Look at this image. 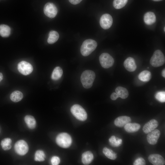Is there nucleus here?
Listing matches in <instances>:
<instances>
[{
  "instance_id": "1",
  "label": "nucleus",
  "mask_w": 165,
  "mask_h": 165,
  "mask_svg": "<svg viewBox=\"0 0 165 165\" xmlns=\"http://www.w3.org/2000/svg\"><path fill=\"white\" fill-rule=\"evenodd\" d=\"M95 78L94 72L90 70H86L82 74L80 79L83 87L86 89L90 88Z\"/></svg>"
},
{
  "instance_id": "2",
  "label": "nucleus",
  "mask_w": 165,
  "mask_h": 165,
  "mask_svg": "<svg viewBox=\"0 0 165 165\" xmlns=\"http://www.w3.org/2000/svg\"><path fill=\"white\" fill-rule=\"evenodd\" d=\"M96 42L92 39L85 40L81 47L80 52L83 56H87L90 54L96 48Z\"/></svg>"
},
{
  "instance_id": "3",
  "label": "nucleus",
  "mask_w": 165,
  "mask_h": 165,
  "mask_svg": "<svg viewBox=\"0 0 165 165\" xmlns=\"http://www.w3.org/2000/svg\"><path fill=\"white\" fill-rule=\"evenodd\" d=\"M57 144L59 146L64 148L69 147L72 142L71 136L66 133H61L58 134L56 139Z\"/></svg>"
},
{
  "instance_id": "4",
  "label": "nucleus",
  "mask_w": 165,
  "mask_h": 165,
  "mask_svg": "<svg viewBox=\"0 0 165 165\" xmlns=\"http://www.w3.org/2000/svg\"><path fill=\"white\" fill-rule=\"evenodd\" d=\"M165 62V57L160 50H157L154 52L150 61L151 65L155 67L163 65Z\"/></svg>"
},
{
  "instance_id": "5",
  "label": "nucleus",
  "mask_w": 165,
  "mask_h": 165,
  "mask_svg": "<svg viewBox=\"0 0 165 165\" xmlns=\"http://www.w3.org/2000/svg\"><path fill=\"white\" fill-rule=\"evenodd\" d=\"M71 112L78 119L84 121L87 118V114L85 110L80 105L75 104L71 108Z\"/></svg>"
},
{
  "instance_id": "6",
  "label": "nucleus",
  "mask_w": 165,
  "mask_h": 165,
  "mask_svg": "<svg viewBox=\"0 0 165 165\" xmlns=\"http://www.w3.org/2000/svg\"><path fill=\"white\" fill-rule=\"evenodd\" d=\"M15 152L20 156H24L27 153L29 147L27 142L23 140H19L15 143L14 146Z\"/></svg>"
},
{
  "instance_id": "7",
  "label": "nucleus",
  "mask_w": 165,
  "mask_h": 165,
  "mask_svg": "<svg viewBox=\"0 0 165 165\" xmlns=\"http://www.w3.org/2000/svg\"><path fill=\"white\" fill-rule=\"evenodd\" d=\"M99 60L102 67L105 68L111 67L114 63L113 58L107 53H102L99 57Z\"/></svg>"
},
{
  "instance_id": "8",
  "label": "nucleus",
  "mask_w": 165,
  "mask_h": 165,
  "mask_svg": "<svg viewBox=\"0 0 165 165\" xmlns=\"http://www.w3.org/2000/svg\"><path fill=\"white\" fill-rule=\"evenodd\" d=\"M17 69L20 73L27 75L30 74L33 69L30 63L25 61H22L18 64Z\"/></svg>"
},
{
  "instance_id": "9",
  "label": "nucleus",
  "mask_w": 165,
  "mask_h": 165,
  "mask_svg": "<svg viewBox=\"0 0 165 165\" xmlns=\"http://www.w3.org/2000/svg\"><path fill=\"white\" fill-rule=\"evenodd\" d=\"M58 12L56 6L53 3L48 2L44 7V12L46 16L49 17L53 18L57 15Z\"/></svg>"
},
{
  "instance_id": "10",
  "label": "nucleus",
  "mask_w": 165,
  "mask_h": 165,
  "mask_svg": "<svg viewBox=\"0 0 165 165\" xmlns=\"http://www.w3.org/2000/svg\"><path fill=\"white\" fill-rule=\"evenodd\" d=\"M113 19L110 14L106 13L103 14L100 20V24L101 27L104 29H107L112 26Z\"/></svg>"
},
{
  "instance_id": "11",
  "label": "nucleus",
  "mask_w": 165,
  "mask_h": 165,
  "mask_svg": "<svg viewBox=\"0 0 165 165\" xmlns=\"http://www.w3.org/2000/svg\"><path fill=\"white\" fill-rule=\"evenodd\" d=\"M148 134L147 136L148 142L152 145L156 144L160 134V131L158 129H154Z\"/></svg>"
},
{
  "instance_id": "12",
  "label": "nucleus",
  "mask_w": 165,
  "mask_h": 165,
  "mask_svg": "<svg viewBox=\"0 0 165 165\" xmlns=\"http://www.w3.org/2000/svg\"><path fill=\"white\" fill-rule=\"evenodd\" d=\"M150 162L154 165H163L165 164V160L163 158L158 154H152L148 158Z\"/></svg>"
},
{
  "instance_id": "13",
  "label": "nucleus",
  "mask_w": 165,
  "mask_h": 165,
  "mask_svg": "<svg viewBox=\"0 0 165 165\" xmlns=\"http://www.w3.org/2000/svg\"><path fill=\"white\" fill-rule=\"evenodd\" d=\"M158 122L156 119L151 120L147 123L143 128V130L145 134H148L155 129L158 126Z\"/></svg>"
},
{
  "instance_id": "14",
  "label": "nucleus",
  "mask_w": 165,
  "mask_h": 165,
  "mask_svg": "<svg viewBox=\"0 0 165 165\" xmlns=\"http://www.w3.org/2000/svg\"><path fill=\"white\" fill-rule=\"evenodd\" d=\"M123 65L125 69L130 72L135 71L137 68V65L134 59L130 57L127 58L125 60Z\"/></svg>"
},
{
  "instance_id": "15",
  "label": "nucleus",
  "mask_w": 165,
  "mask_h": 165,
  "mask_svg": "<svg viewBox=\"0 0 165 165\" xmlns=\"http://www.w3.org/2000/svg\"><path fill=\"white\" fill-rule=\"evenodd\" d=\"M131 119L130 117L127 116H122L117 117L115 120V125L119 127H122L127 124L130 123Z\"/></svg>"
},
{
  "instance_id": "16",
  "label": "nucleus",
  "mask_w": 165,
  "mask_h": 165,
  "mask_svg": "<svg viewBox=\"0 0 165 165\" xmlns=\"http://www.w3.org/2000/svg\"><path fill=\"white\" fill-rule=\"evenodd\" d=\"M156 20V15L152 12H147L144 15V21L147 25H151L154 23Z\"/></svg>"
},
{
  "instance_id": "17",
  "label": "nucleus",
  "mask_w": 165,
  "mask_h": 165,
  "mask_svg": "<svg viewBox=\"0 0 165 165\" xmlns=\"http://www.w3.org/2000/svg\"><path fill=\"white\" fill-rule=\"evenodd\" d=\"M141 127L140 125L136 123H128L124 126L126 131L128 133H134L138 131Z\"/></svg>"
},
{
  "instance_id": "18",
  "label": "nucleus",
  "mask_w": 165,
  "mask_h": 165,
  "mask_svg": "<svg viewBox=\"0 0 165 165\" xmlns=\"http://www.w3.org/2000/svg\"><path fill=\"white\" fill-rule=\"evenodd\" d=\"M24 120L28 127L30 129H34L36 126V121L34 117L30 115L26 116Z\"/></svg>"
},
{
  "instance_id": "19",
  "label": "nucleus",
  "mask_w": 165,
  "mask_h": 165,
  "mask_svg": "<svg viewBox=\"0 0 165 165\" xmlns=\"http://www.w3.org/2000/svg\"><path fill=\"white\" fill-rule=\"evenodd\" d=\"M93 158V154L91 152L88 151L85 152L82 155V162L84 165H88L92 161Z\"/></svg>"
},
{
  "instance_id": "20",
  "label": "nucleus",
  "mask_w": 165,
  "mask_h": 165,
  "mask_svg": "<svg viewBox=\"0 0 165 165\" xmlns=\"http://www.w3.org/2000/svg\"><path fill=\"white\" fill-rule=\"evenodd\" d=\"M115 91L119 97H120L123 99L126 98L129 95V93L127 90L123 87H117Z\"/></svg>"
},
{
  "instance_id": "21",
  "label": "nucleus",
  "mask_w": 165,
  "mask_h": 165,
  "mask_svg": "<svg viewBox=\"0 0 165 165\" xmlns=\"http://www.w3.org/2000/svg\"><path fill=\"white\" fill-rule=\"evenodd\" d=\"M63 73L62 68L60 67H57L54 68L52 72L51 78L54 80H58L61 78Z\"/></svg>"
},
{
  "instance_id": "22",
  "label": "nucleus",
  "mask_w": 165,
  "mask_h": 165,
  "mask_svg": "<svg viewBox=\"0 0 165 165\" xmlns=\"http://www.w3.org/2000/svg\"><path fill=\"white\" fill-rule=\"evenodd\" d=\"M23 97V95L22 93L18 90L14 91L11 94L10 96L11 100L14 102L20 101Z\"/></svg>"
},
{
  "instance_id": "23",
  "label": "nucleus",
  "mask_w": 165,
  "mask_h": 165,
  "mask_svg": "<svg viewBox=\"0 0 165 165\" xmlns=\"http://www.w3.org/2000/svg\"><path fill=\"white\" fill-rule=\"evenodd\" d=\"M151 73L147 70H144L140 73L138 76L139 80L143 82H148L151 78Z\"/></svg>"
},
{
  "instance_id": "24",
  "label": "nucleus",
  "mask_w": 165,
  "mask_h": 165,
  "mask_svg": "<svg viewBox=\"0 0 165 165\" xmlns=\"http://www.w3.org/2000/svg\"><path fill=\"white\" fill-rule=\"evenodd\" d=\"M59 38V35L57 31H50L49 33L47 42L50 44H53L58 40Z\"/></svg>"
},
{
  "instance_id": "25",
  "label": "nucleus",
  "mask_w": 165,
  "mask_h": 165,
  "mask_svg": "<svg viewBox=\"0 0 165 165\" xmlns=\"http://www.w3.org/2000/svg\"><path fill=\"white\" fill-rule=\"evenodd\" d=\"M11 29L7 25L2 24L0 25V35L3 37L9 36L10 34Z\"/></svg>"
},
{
  "instance_id": "26",
  "label": "nucleus",
  "mask_w": 165,
  "mask_h": 165,
  "mask_svg": "<svg viewBox=\"0 0 165 165\" xmlns=\"http://www.w3.org/2000/svg\"><path fill=\"white\" fill-rule=\"evenodd\" d=\"M103 152L106 156L111 160H114L117 157L116 153L112 150L106 147L104 148Z\"/></svg>"
},
{
  "instance_id": "27",
  "label": "nucleus",
  "mask_w": 165,
  "mask_h": 165,
  "mask_svg": "<svg viewBox=\"0 0 165 165\" xmlns=\"http://www.w3.org/2000/svg\"><path fill=\"white\" fill-rule=\"evenodd\" d=\"M11 143L12 140L10 138H6L2 140L1 145L3 150L7 151L11 148Z\"/></svg>"
},
{
  "instance_id": "28",
  "label": "nucleus",
  "mask_w": 165,
  "mask_h": 165,
  "mask_svg": "<svg viewBox=\"0 0 165 165\" xmlns=\"http://www.w3.org/2000/svg\"><path fill=\"white\" fill-rule=\"evenodd\" d=\"M109 143L111 145L114 147H118L122 144V139L116 138L114 136H112L109 139Z\"/></svg>"
},
{
  "instance_id": "29",
  "label": "nucleus",
  "mask_w": 165,
  "mask_h": 165,
  "mask_svg": "<svg viewBox=\"0 0 165 165\" xmlns=\"http://www.w3.org/2000/svg\"><path fill=\"white\" fill-rule=\"evenodd\" d=\"M45 155L43 151L40 150L36 151L35 155V160L36 161L41 162L45 160Z\"/></svg>"
},
{
  "instance_id": "30",
  "label": "nucleus",
  "mask_w": 165,
  "mask_h": 165,
  "mask_svg": "<svg viewBox=\"0 0 165 165\" xmlns=\"http://www.w3.org/2000/svg\"><path fill=\"white\" fill-rule=\"evenodd\" d=\"M127 1L128 0H114L113 5L115 9H119L124 7Z\"/></svg>"
},
{
  "instance_id": "31",
  "label": "nucleus",
  "mask_w": 165,
  "mask_h": 165,
  "mask_svg": "<svg viewBox=\"0 0 165 165\" xmlns=\"http://www.w3.org/2000/svg\"><path fill=\"white\" fill-rule=\"evenodd\" d=\"M156 98L161 102L165 101V92L164 91H159L157 92L155 94Z\"/></svg>"
},
{
  "instance_id": "32",
  "label": "nucleus",
  "mask_w": 165,
  "mask_h": 165,
  "mask_svg": "<svg viewBox=\"0 0 165 165\" xmlns=\"http://www.w3.org/2000/svg\"><path fill=\"white\" fill-rule=\"evenodd\" d=\"M146 162L145 160L141 157H140L134 161L133 164L134 165H145Z\"/></svg>"
},
{
  "instance_id": "33",
  "label": "nucleus",
  "mask_w": 165,
  "mask_h": 165,
  "mask_svg": "<svg viewBox=\"0 0 165 165\" xmlns=\"http://www.w3.org/2000/svg\"><path fill=\"white\" fill-rule=\"evenodd\" d=\"M51 163L53 165H57L60 162L59 158L57 156H53L50 160Z\"/></svg>"
},
{
  "instance_id": "34",
  "label": "nucleus",
  "mask_w": 165,
  "mask_h": 165,
  "mask_svg": "<svg viewBox=\"0 0 165 165\" xmlns=\"http://www.w3.org/2000/svg\"><path fill=\"white\" fill-rule=\"evenodd\" d=\"M119 97L117 94L116 92H113L110 96L111 99L112 100H115Z\"/></svg>"
},
{
  "instance_id": "35",
  "label": "nucleus",
  "mask_w": 165,
  "mask_h": 165,
  "mask_svg": "<svg viewBox=\"0 0 165 165\" xmlns=\"http://www.w3.org/2000/svg\"><path fill=\"white\" fill-rule=\"evenodd\" d=\"M71 4L73 5H76L80 3L82 0H68Z\"/></svg>"
},
{
  "instance_id": "36",
  "label": "nucleus",
  "mask_w": 165,
  "mask_h": 165,
  "mask_svg": "<svg viewBox=\"0 0 165 165\" xmlns=\"http://www.w3.org/2000/svg\"><path fill=\"white\" fill-rule=\"evenodd\" d=\"M3 78V76L2 74V73L0 72V82L2 80Z\"/></svg>"
},
{
  "instance_id": "37",
  "label": "nucleus",
  "mask_w": 165,
  "mask_h": 165,
  "mask_svg": "<svg viewBox=\"0 0 165 165\" xmlns=\"http://www.w3.org/2000/svg\"><path fill=\"white\" fill-rule=\"evenodd\" d=\"M162 76L163 77H164V78L165 77V69H163V70L162 71Z\"/></svg>"
},
{
  "instance_id": "38",
  "label": "nucleus",
  "mask_w": 165,
  "mask_h": 165,
  "mask_svg": "<svg viewBox=\"0 0 165 165\" xmlns=\"http://www.w3.org/2000/svg\"><path fill=\"white\" fill-rule=\"evenodd\" d=\"M154 1H160L162 0H152Z\"/></svg>"
},
{
  "instance_id": "39",
  "label": "nucleus",
  "mask_w": 165,
  "mask_h": 165,
  "mask_svg": "<svg viewBox=\"0 0 165 165\" xmlns=\"http://www.w3.org/2000/svg\"><path fill=\"white\" fill-rule=\"evenodd\" d=\"M164 31H165V27H164Z\"/></svg>"
},
{
  "instance_id": "40",
  "label": "nucleus",
  "mask_w": 165,
  "mask_h": 165,
  "mask_svg": "<svg viewBox=\"0 0 165 165\" xmlns=\"http://www.w3.org/2000/svg\"></svg>"
}]
</instances>
